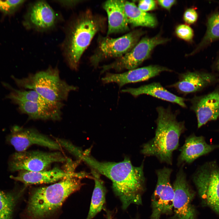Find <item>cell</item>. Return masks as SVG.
I'll list each match as a JSON object with an SVG mask.
<instances>
[{"instance_id":"30bf717a","label":"cell","mask_w":219,"mask_h":219,"mask_svg":"<svg viewBox=\"0 0 219 219\" xmlns=\"http://www.w3.org/2000/svg\"><path fill=\"white\" fill-rule=\"evenodd\" d=\"M168 40L159 34L151 38H143L129 51L112 63L103 66L101 73L111 69L120 71L124 69L130 70L136 68L148 58L156 46Z\"/></svg>"},{"instance_id":"cb8c5ba5","label":"cell","mask_w":219,"mask_h":219,"mask_svg":"<svg viewBox=\"0 0 219 219\" xmlns=\"http://www.w3.org/2000/svg\"><path fill=\"white\" fill-rule=\"evenodd\" d=\"M207 30L202 40L190 54L196 52L204 46L219 39V12H215L208 18Z\"/></svg>"},{"instance_id":"7402d4cb","label":"cell","mask_w":219,"mask_h":219,"mask_svg":"<svg viewBox=\"0 0 219 219\" xmlns=\"http://www.w3.org/2000/svg\"><path fill=\"white\" fill-rule=\"evenodd\" d=\"M124 9L129 24L132 26L155 27L158 21L155 16L140 9L134 3L124 1Z\"/></svg>"},{"instance_id":"6da1fadb","label":"cell","mask_w":219,"mask_h":219,"mask_svg":"<svg viewBox=\"0 0 219 219\" xmlns=\"http://www.w3.org/2000/svg\"><path fill=\"white\" fill-rule=\"evenodd\" d=\"M91 168L112 182V188L119 198L122 207L126 210L131 204H142V195L145 189L144 163L134 166L127 157L119 162H99L90 154V149L83 151L79 158Z\"/></svg>"},{"instance_id":"836d02e7","label":"cell","mask_w":219,"mask_h":219,"mask_svg":"<svg viewBox=\"0 0 219 219\" xmlns=\"http://www.w3.org/2000/svg\"></svg>"},{"instance_id":"5bb4252c","label":"cell","mask_w":219,"mask_h":219,"mask_svg":"<svg viewBox=\"0 0 219 219\" xmlns=\"http://www.w3.org/2000/svg\"><path fill=\"white\" fill-rule=\"evenodd\" d=\"M71 176L83 179L90 177L88 173L85 172H74V170L68 167L65 170L56 167L49 170H45L38 172L21 170L17 176H11L10 178L27 185L55 182Z\"/></svg>"},{"instance_id":"1f68e13d","label":"cell","mask_w":219,"mask_h":219,"mask_svg":"<svg viewBox=\"0 0 219 219\" xmlns=\"http://www.w3.org/2000/svg\"><path fill=\"white\" fill-rule=\"evenodd\" d=\"M216 67L217 70L219 71V58L216 64Z\"/></svg>"},{"instance_id":"44dd1931","label":"cell","mask_w":219,"mask_h":219,"mask_svg":"<svg viewBox=\"0 0 219 219\" xmlns=\"http://www.w3.org/2000/svg\"><path fill=\"white\" fill-rule=\"evenodd\" d=\"M134 96L146 94L158 99L178 104L183 108L186 107L185 98L178 96L168 91L158 82H154L137 88H128L122 90Z\"/></svg>"},{"instance_id":"ac0fdd59","label":"cell","mask_w":219,"mask_h":219,"mask_svg":"<svg viewBox=\"0 0 219 219\" xmlns=\"http://www.w3.org/2000/svg\"><path fill=\"white\" fill-rule=\"evenodd\" d=\"M219 148V144H208L203 137L192 134L186 138L181 148L178 158L177 165L181 166L185 164H190L199 157Z\"/></svg>"},{"instance_id":"ffe728a7","label":"cell","mask_w":219,"mask_h":219,"mask_svg":"<svg viewBox=\"0 0 219 219\" xmlns=\"http://www.w3.org/2000/svg\"><path fill=\"white\" fill-rule=\"evenodd\" d=\"M124 1L109 0L105 1L103 4V7L108 17L107 36L129 30V24L124 9Z\"/></svg>"},{"instance_id":"4316f807","label":"cell","mask_w":219,"mask_h":219,"mask_svg":"<svg viewBox=\"0 0 219 219\" xmlns=\"http://www.w3.org/2000/svg\"><path fill=\"white\" fill-rule=\"evenodd\" d=\"M176 33L179 38L188 41L192 40L194 34L192 29L185 24L178 25L176 28Z\"/></svg>"},{"instance_id":"2e32d148","label":"cell","mask_w":219,"mask_h":219,"mask_svg":"<svg viewBox=\"0 0 219 219\" xmlns=\"http://www.w3.org/2000/svg\"><path fill=\"white\" fill-rule=\"evenodd\" d=\"M165 71L170 72L172 70L163 66L151 65L120 74L108 73L102 80L104 83H116L120 88L127 83L147 80Z\"/></svg>"},{"instance_id":"603a6c76","label":"cell","mask_w":219,"mask_h":219,"mask_svg":"<svg viewBox=\"0 0 219 219\" xmlns=\"http://www.w3.org/2000/svg\"><path fill=\"white\" fill-rule=\"evenodd\" d=\"M95 181L89 211L86 219H92L102 210L105 203L106 189L100 174L91 170Z\"/></svg>"},{"instance_id":"8992f818","label":"cell","mask_w":219,"mask_h":219,"mask_svg":"<svg viewBox=\"0 0 219 219\" xmlns=\"http://www.w3.org/2000/svg\"><path fill=\"white\" fill-rule=\"evenodd\" d=\"M192 179L203 206L219 215V166L214 161L200 166Z\"/></svg>"},{"instance_id":"7a4b0ae2","label":"cell","mask_w":219,"mask_h":219,"mask_svg":"<svg viewBox=\"0 0 219 219\" xmlns=\"http://www.w3.org/2000/svg\"><path fill=\"white\" fill-rule=\"evenodd\" d=\"M158 117L154 137L142 146L141 153L156 157L162 163L172 165L173 151L179 146V139L186 128L184 121H178L170 107L156 108Z\"/></svg>"},{"instance_id":"83f0119b","label":"cell","mask_w":219,"mask_h":219,"mask_svg":"<svg viewBox=\"0 0 219 219\" xmlns=\"http://www.w3.org/2000/svg\"><path fill=\"white\" fill-rule=\"evenodd\" d=\"M198 14L196 10L193 8H189L185 11L183 15V19L186 23L191 24L196 21Z\"/></svg>"},{"instance_id":"9c48e42d","label":"cell","mask_w":219,"mask_h":219,"mask_svg":"<svg viewBox=\"0 0 219 219\" xmlns=\"http://www.w3.org/2000/svg\"><path fill=\"white\" fill-rule=\"evenodd\" d=\"M172 169L164 167L155 171L157 183L151 198L150 219H160L162 215L173 213L174 190L171 183Z\"/></svg>"},{"instance_id":"4dcf8cb0","label":"cell","mask_w":219,"mask_h":219,"mask_svg":"<svg viewBox=\"0 0 219 219\" xmlns=\"http://www.w3.org/2000/svg\"><path fill=\"white\" fill-rule=\"evenodd\" d=\"M81 1L78 0L57 1V2L61 5L66 7H72L74 6Z\"/></svg>"},{"instance_id":"e0dca14e","label":"cell","mask_w":219,"mask_h":219,"mask_svg":"<svg viewBox=\"0 0 219 219\" xmlns=\"http://www.w3.org/2000/svg\"><path fill=\"white\" fill-rule=\"evenodd\" d=\"M217 76L212 73L199 71H187L179 75L178 81L168 87L184 95L199 91L214 83Z\"/></svg>"},{"instance_id":"52a82bcc","label":"cell","mask_w":219,"mask_h":219,"mask_svg":"<svg viewBox=\"0 0 219 219\" xmlns=\"http://www.w3.org/2000/svg\"><path fill=\"white\" fill-rule=\"evenodd\" d=\"M142 34V31L138 30L117 38L100 36L97 47L90 58L92 65L96 67L105 59L122 56L135 46Z\"/></svg>"},{"instance_id":"4fadbf2b","label":"cell","mask_w":219,"mask_h":219,"mask_svg":"<svg viewBox=\"0 0 219 219\" xmlns=\"http://www.w3.org/2000/svg\"><path fill=\"white\" fill-rule=\"evenodd\" d=\"M58 20L57 15L50 5L45 1H38L30 6L23 24L28 29L45 31L53 28Z\"/></svg>"},{"instance_id":"f546056e","label":"cell","mask_w":219,"mask_h":219,"mask_svg":"<svg viewBox=\"0 0 219 219\" xmlns=\"http://www.w3.org/2000/svg\"><path fill=\"white\" fill-rule=\"evenodd\" d=\"M174 0H158V4L163 8L168 10H170L171 7L176 3Z\"/></svg>"},{"instance_id":"277c9868","label":"cell","mask_w":219,"mask_h":219,"mask_svg":"<svg viewBox=\"0 0 219 219\" xmlns=\"http://www.w3.org/2000/svg\"><path fill=\"white\" fill-rule=\"evenodd\" d=\"M104 23L102 17L88 10L70 23L63 47L66 60L71 69H77L83 54L96 34L102 29Z\"/></svg>"},{"instance_id":"5b68a950","label":"cell","mask_w":219,"mask_h":219,"mask_svg":"<svg viewBox=\"0 0 219 219\" xmlns=\"http://www.w3.org/2000/svg\"><path fill=\"white\" fill-rule=\"evenodd\" d=\"M59 73L57 68L50 67L24 78L19 79L13 75L12 78L19 88L34 90L50 102L62 103L77 87L62 79Z\"/></svg>"},{"instance_id":"9a60e30c","label":"cell","mask_w":219,"mask_h":219,"mask_svg":"<svg viewBox=\"0 0 219 219\" xmlns=\"http://www.w3.org/2000/svg\"><path fill=\"white\" fill-rule=\"evenodd\" d=\"M190 101L191 109L196 116L198 128L219 118V88L207 95L195 96Z\"/></svg>"},{"instance_id":"484cf974","label":"cell","mask_w":219,"mask_h":219,"mask_svg":"<svg viewBox=\"0 0 219 219\" xmlns=\"http://www.w3.org/2000/svg\"><path fill=\"white\" fill-rule=\"evenodd\" d=\"M22 0H0V12L5 15L13 14L24 3Z\"/></svg>"},{"instance_id":"f1b7e54d","label":"cell","mask_w":219,"mask_h":219,"mask_svg":"<svg viewBox=\"0 0 219 219\" xmlns=\"http://www.w3.org/2000/svg\"><path fill=\"white\" fill-rule=\"evenodd\" d=\"M138 7L142 11L146 12L155 9L156 3L153 0H140L138 2Z\"/></svg>"},{"instance_id":"3957f363","label":"cell","mask_w":219,"mask_h":219,"mask_svg":"<svg viewBox=\"0 0 219 219\" xmlns=\"http://www.w3.org/2000/svg\"><path fill=\"white\" fill-rule=\"evenodd\" d=\"M82 179L69 177L50 186L35 189L28 202L27 216L30 219H43L51 215L71 194L80 189Z\"/></svg>"},{"instance_id":"d4e9b609","label":"cell","mask_w":219,"mask_h":219,"mask_svg":"<svg viewBox=\"0 0 219 219\" xmlns=\"http://www.w3.org/2000/svg\"><path fill=\"white\" fill-rule=\"evenodd\" d=\"M18 196L0 190V219H11Z\"/></svg>"},{"instance_id":"7c38bea8","label":"cell","mask_w":219,"mask_h":219,"mask_svg":"<svg viewBox=\"0 0 219 219\" xmlns=\"http://www.w3.org/2000/svg\"><path fill=\"white\" fill-rule=\"evenodd\" d=\"M8 142L17 152L26 151L33 145H37L51 149L60 151L62 147L56 140L51 139L36 130L24 128L18 126L13 127L6 138Z\"/></svg>"},{"instance_id":"ba28073f","label":"cell","mask_w":219,"mask_h":219,"mask_svg":"<svg viewBox=\"0 0 219 219\" xmlns=\"http://www.w3.org/2000/svg\"><path fill=\"white\" fill-rule=\"evenodd\" d=\"M69 159L61 152H46L39 151L16 152L11 156L8 162L12 172L25 170L38 172L45 170L55 162H66Z\"/></svg>"},{"instance_id":"8fae6325","label":"cell","mask_w":219,"mask_h":219,"mask_svg":"<svg viewBox=\"0 0 219 219\" xmlns=\"http://www.w3.org/2000/svg\"><path fill=\"white\" fill-rule=\"evenodd\" d=\"M172 185L173 215L170 219H196V210L192 204L195 193L188 182L183 166H180Z\"/></svg>"},{"instance_id":"d6986e66","label":"cell","mask_w":219,"mask_h":219,"mask_svg":"<svg viewBox=\"0 0 219 219\" xmlns=\"http://www.w3.org/2000/svg\"><path fill=\"white\" fill-rule=\"evenodd\" d=\"M19 111L33 120H59L61 119L63 103L46 105L37 102L16 101Z\"/></svg>"},{"instance_id":"d6a6232c","label":"cell","mask_w":219,"mask_h":219,"mask_svg":"<svg viewBox=\"0 0 219 219\" xmlns=\"http://www.w3.org/2000/svg\"><path fill=\"white\" fill-rule=\"evenodd\" d=\"M108 214L107 216V219H113L112 216L110 214Z\"/></svg>"}]
</instances>
